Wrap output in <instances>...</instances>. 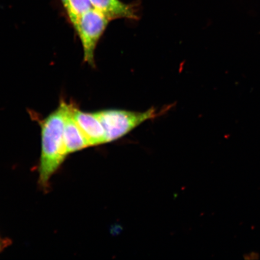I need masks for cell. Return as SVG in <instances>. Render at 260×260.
Listing matches in <instances>:
<instances>
[{
	"label": "cell",
	"mask_w": 260,
	"mask_h": 260,
	"mask_svg": "<svg viewBox=\"0 0 260 260\" xmlns=\"http://www.w3.org/2000/svg\"><path fill=\"white\" fill-rule=\"evenodd\" d=\"M68 19L73 25L89 10L93 8L90 0H60Z\"/></svg>",
	"instance_id": "cell-7"
},
{
	"label": "cell",
	"mask_w": 260,
	"mask_h": 260,
	"mask_svg": "<svg viewBox=\"0 0 260 260\" xmlns=\"http://www.w3.org/2000/svg\"><path fill=\"white\" fill-rule=\"evenodd\" d=\"M247 256H249V258H248V259H258V257H256V256H259V255L256 252H251V253H250L249 254L246 255V256H245V258L247 257Z\"/></svg>",
	"instance_id": "cell-8"
},
{
	"label": "cell",
	"mask_w": 260,
	"mask_h": 260,
	"mask_svg": "<svg viewBox=\"0 0 260 260\" xmlns=\"http://www.w3.org/2000/svg\"><path fill=\"white\" fill-rule=\"evenodd\" d=\"M109 22L102 13L92 8L73 25L82 44L84 61L91 66L95 63L94 53L96 45Z\"/></svg>",
	"instance_id": "cell-3"
},
{
	"label": "cell",
	"mask_w": 260,
	"mask_h": 260,
	"mask_svg": "<svg viewBox=\"0 0 260 260\" xmlns=\"http://www.w3.org/2000/svg\"><path fill=\"white\" fill-rule=\"evenodd\" d=\"M73 116L81 132L85 136L89 146L106 144L105 129L95 113H86L73 106Z\"/></svg>",
	"instance_id": "cell-4"
},
{
	"label": "cell",
	"mask_w": 260,
	"mask_h": 260,
	"mask_svg": "<svg viewBox=\"0 0 260 260\" xmlns=\"http://www.w3.org/2000/svg\"><path fill=\"white\" fill-rule=\"evenodd\" d=\"M73 106L67 105L65 112L64 141L68 155L89 146L85 136L74 119Z\"/></svg>",
	"instance_id": "cell-5"
},
{
	"label": "cell",
	"mask_w": 260,
	"mask_h": 260,
	"mask_svg": "<svg viewBox=\"0 0 260 260\" xmlns=\"http://www.w3.org/2000/svg\"><path fill=\"white\" fill-rule=\"evenodd\" d=\"M96 114L105 129L106 143L122 138L143 122L157 116L154 108L142 112L106 110L96 112Z\"/></svg>",
	"instance_id": "cell-2"
},
{
	"label": "cell",
	"mask_w": 260,
	"mask_h": 260,
	"mask_svg": "<svg viewBox=\"0 0 260 260\" xmlns=\"http://www.w3.org/2000/svg\"><path fill=\"white\" fill-rule=\"evenodd\" d=\"M93 8L102 13L110 21L125 18L138 19L135 5L125 4L120 0H90Z\"/></svg>",
	"instance_id": "cell-6"
},
{
	"label": "cell",
	"mask_w": 260,
	"mask_h": 260,
	"mask_svg": "<svg viewBox=\"0 0 260 260\" xmlns=\"http://www.w3.org/2000/svg\"><path fill=\"white\" fill-rule=\"evenodd\" d=\"M67 103L58 108L42 123V152L39 173L40 183L47 187L49 180L66 158L64 141L65 112Z\"/></svg>",
	"instance_id": "cell-1"
}]
</instances>
